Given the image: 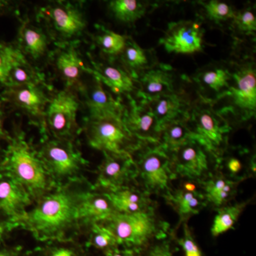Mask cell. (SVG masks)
<instances>
[{"mask_svg": "<svg viewBox=\"0 0 256 256\" xmlns=\"http://www.w3.org/2000/svg\"><path fill=\"white\" fill-rule=\"evenodd\" d=\"M207 16L215 22L234 18L236 12L230 5L223 2L212 0L203 4Z\"/></svg>", "mask_w": 256, "mask_h": 256, "instance_id": "cell-37", "label": "cell"}, {"mask_svg": "<svg viewBox=\"0 0 256 256\" xmlns=\"http://www.w3.org/2000/svg\"><path fill=\"white\" fill-rule=\"evenodd\" d=\"M160 43L170 53L191 54L202 52L203 34L196 23L190 21L174 23L170 26Z\"/></svg>", "mask_w": 256, "mask_h": 256, "instance_id": "cell-16", "label": "cell"}, {"mask_svg": "<svg viewBox=\"0 0 256 256\" xmlns=\"http://www.w3.org/2000/svg\"><path fill=\"white\" fill-rule=\"evenodd\" d=\"M3 150L0 149V166H1L2 160Z\"/></svg>", "mask_w": 256, "mask_h": 256, "instance_id": "cell-46", "label": "cell"}, {"mask_svg": "<svg viewBox=\"0 0 256 256\" xmlns=\"http://www.w3.org/2000/svg\"><path fill=\"white\" fill-rule=\"evenodd\" d=\"M169 65L148 69L140 79L139 96L141 100L149 101L159 96L174 92V79Z\"/></svg>", "mask_w": 256, "mask_h": 256, "instance_id": "cell-21", "label": "cell"}, {"mask_svg": "<svg viewBox=\"0 0 256 256\" xmlns=\"http://www.w3.org/2000/svg\"><path fill=\"white\" fill-rule=\"evenodd\" d=\"M118 213L136 214L156 210V202L150 194L136 186H124L112 192H105Z\"/></svg>", "mask_w": 256, "mask_h": 256, "instance_id": "cell-20", "label": "cell"}, {"mask_svg": "<svg viewBox=\"0 0 256 256\" xmlns=\"http://www.w3.org/2000/svg\"><path fill=\"white\" fill-rule=\"evenodd\" d=\"M18 48L14 64L5 87L16 86L26 84L42 85L44 82L43 76L32 66L22 50L18 47Z\"/></svg>", "mask_w": 256, "mask_h": 256, "instance_id": "cell-28", "label": "cell"}, {"mask_svg": "<svg viewBox=\"0 0 256 256\" xmlns=\"http://www.w3.org/2000/svg\"><path fill=\"white\" fill-rule=\"evenodd\" d=\"M105 256H139L138 252L126 248L118 247L112 250L104 252Z\"/></svg>", "mask_w": 256, "mask_h": 256, "instance_id": "cell-44", "label": "cell"}, {"mask_svg": "<svg viewBox=\"0 0 256 256\" xmlns=\"http://www.w3.org/2000/svg\"><path fill=\"white\" fill-rule=\"evenodd\" d=\"M128 38L108 30H102L96 37V42L102 53L107 55L120 54Z\"/></svg>", "mask_w": 256, "mask_h": 256, "instance_id": "cell-35", "label": "cell"}, {"mask_svg": "<svg viewBox=\"0 0 256 256\" xmlns=\"http://www.w3.org/2000/svg\"><path fill=\"white\" fill-rule=\"evenodd\" d=\"M170 154L176 176L200 182L210 174L212 156L196 141H190Z\"/></svg>", "mask_w": 256, "mask_h": 256, "instance_id": "cell-12", "label": "cell"}, {"mask_svg": "<svg viewBox=\"0 0 256 256\" xmlns=\"http://www.w3.org/2000/svg\"><path fill=\"white\" fill-rule=\"evenodd\" d=\"M15 228H16L13 224L9 223L0 217V245L5 244V240Z\"/></svg>", "mask_w": 256, "mask_h": 256, "instance_id": "cell-43", "label": "cell"}, {"mask_svg": "<svg viewBox=\"0 0 256 256\" xmlns=\"http://www.w3.org/2000/svg\"><path fill=\"white\" fill-rule=\"evenodd\" d=\"M18 48L10 44L0 42V88H2L6 86Z\"/></svg>", "mask_w": 256, "mask_h": 256, "instance_id": "cell-36", "label": "cell"}, {"mask_svg": "<svg viewBox=\"0 0 256 256\" xmlns=\"http://www.w3.org/2000/svg\"><path fill=\"white\" fill-rule=\"evenodd\" d=\"M40 15L54 34L62 40H72L82 36L86 28L82 10L72 3H52L42 8Z\"/></svg>", "mask_w": 256, "mask_h": 256, "instance_id": "cell-9", "label": "cell"}, {"mask_svg": "<svg viewBox=\"0 0 256 256\" xmlns=\"http://www.w3.org/2000/svg\"><path fill=\"white\" fill-rule=\"evenodd\" d=\"M2 100L28 114L45 128V110L50 98L42 85L26 84L5 87L0 94Z\"/></svg>", "mask_w": 256, "mask_h": 256, "instance_id": "cell-11", "label": "cell"}, {"mask_svg": "<svg viewBox=\"0 0 256 256\" xmlns=\"http://www.w3.org/2000/svg\"><path fill=\"white\" fill-rule=\"evenodd\" d=\"M104 156L98 168L94 188L112 192L136 181V168L132 154L104 153Z\"/></svg>", "mask_w": 256, "mask_h": 256, "instance_id": "cell-10", "label": "cell"}, {"mask_svg": "<svg viewBox=\"0 0 256 256\" xmlns=\"http://www.w3.org/2000/svg\"><path fill=\"white\" fill-rule=\"evenodd\" d=\"M78 97L70 89L60 90L50 98L45 110V128L58 139L74 140L79 129Z\"/></svg>", "mask_w": 256, "mask_h": 256, "instance_id": "cell-8", "label": "cell"}, {"mask_svg": "<svg viewBox=\"0 0 256 256\" xmlns=\"http://www.w3.org/2000/svg\"><path fill=\"white\" fill-rule=\"evenodd\" d=\"M234 22L239 31L244 33H254L256 31V15L250 10H244L236 13Z\"/></svg>", "mask_w": 256, "mask_h": 256, "instance_id": "cell-39", "label": "cell"}, {"mask_svg": "<svg viewBox=\"0 0 256 256\" xmlns=\"http://www.w3.org/2000/svg\"><path fill=\"white\" fill-rule=\"evenodd\" d=\"M80 88L84 95L85 105L88 110V117L124 116V106L120 101L114 98L98 79L94 78L90 84L82 85Z\"/></svg>", "mask_w": 256, "mask_h": 256, "instance_id": "cell-18", "label": "cell"}, {"mask_svg": "<svg viewBox=\"0 0 256 256\" xmlns=\"http://www.w3.org/2000/svg\"><path fill=\"white\" fill-rule=\"evenodd\" d=\"M156 116L160 124H163L174 120L188 116V112L185 111L184 100L178 94H166L146 101Z\"/></svg>", "mask_w": 256, "mask_h": 256, "instance_id": "cell-27", "label": "cell"}, {"mask_svg": "<svg viewBox=\"0 0 256 256\" xmlns=\"http://www.w3.org/2000/svg\"><path fill=\"white\" fill-rule=\"evenodd\" d=\"M87 229V245L88 246L102 252L120 247L114 234L102 224H94Z\"/></svg>", "mask_w": 256, "mask_h": 256, "instance_id": "cell-33", "label": "cell"}, {"mask_svg": "<svg viewBox=\"0 0 256 256\" xmlns=\"http://www.w3.org/2000/svg\"><path fill=\"white\" fill-rule=\"evenodd\" d=\"M198 182L207 204L218 208L226 206L233 200L240 182L232 180L220 171L210 174Z\"/></svg>", "mask_w": 256, "mask_h": 256, "instance_id": "cell-22", "label": "cell"}, {"mask_svg": "<svg viewBox=\"0 0 256 256\" xmlns=\"http://www.w3.org/2000/svg\"><path fill=\"white\" fill-rule=\"evenodd\" d=\"M194 140L188 116L163 124L160 134V146L170 153L190 141Z\"/></svg>", "mask_w": 256, "mask_h": 256, "instance_id": "cell-26", "label": "cell"}, {"mask_svg": "<svg viewBox=\"0 0 256 256\" xmlns=\"http://www.w3.org/2000/svg\"><path fill=\"white\" fill-rule=\"evenodd\" d=\"M34 256H88L82 244L74 239L47 242L43 246L35 249Z\"/></svg>", "mask_w": 256, "mask_h": 256, "instance_id": "cell-31", "label": "cell"}, {"mask_svg": "<svg viewBox=\"0 0 256 256\" xmlns=\"http://www.w3.org/2000/svg\"><path fill=\"white\" fill-rule=\"evenodd\" d=\"M108 9L119 21L133 23L146 14V5L136 0H114L109 2Z\"/></svg>", "mask_w": 256, "mask_h": 256, "instance_id": "cell-30", "label": "cell"}, {"mask_svg": "<svg viewBox=\"0 0 256 256\" xmlns=\"http://www.w3.org/2000/svg\"><path fill=\"white\" fill-rule=\"evenodd\" d=\"M225 169L227 172V174H228V178L240 182L244 180L242 174L244 166L242 162L238 158L235 156L228 158L225 162Z\"/></svg>", "mask_w": 256, "mask_h": 256, "instance_id": "cell-41", "label": "cell"}, {"mask_svg": "<svg viewBox=\"0 0 256 256\" xmlns=\"http://www.w3.org/2000/svg\"><path fill=\"white\" fill-rule=\"evenodd\" d=\"M248 203V201L239 202L218 208L210 228L212 236H220L233 228Z\"/></svg>", "mask_w": 256, "mask_h": 256, "instance_id": "cell-29", "label": "cell"}, {"mask_svg": "<svg viewBox=\"0 0 256 256\" xmlns=\"http://www.w3.org/2000/svg\"><path fill=\"white\" fill-rule=\"evenodd\" d=\"M136 181L150 194L163 196L171 190L172 182L178 176L172 164L171 156L159 143L144 142L134 152Z\"/></svg>", "mask_w": 256, "mask_h": 256, "instance_id": "cell-4", "label": "cell"}, {"mask_svg": "<svg viewBox=\"0 0 256 256\" xmlns=\"http://www.w3.org/2000/svg\"><path fill=\"white\" fill-rule=\"evenodd\" d=\"M36 152L56 186L84 178L82 172L86 168L87 161L73 140L48 138L40 144Z\"/></svg>", "mask_w": 256, "mask_h": 256, "instance_id": "cell-6", "label": "cell"}, {"mask_svg": "<svg viewBox=\"0 0 256 256\" xmlns=\"http://www.w3.org/2000/svg\"><path fill=\"white\" fill-rule=\"evenodd\" d=\"M112 203L105 192L89 188L82 195L79 206V220L82 229L94 224L104 223L116 213Z\"/></svg>", "mask_w": 256, "mask_h": 256, "instance_id": "cell-19", "label": "cell"}, {"mask_svg": "<svg viewBox=\"0 0 256 256\" xmlns=\"http://www.w3.org/2000/svg\"><path fill=\"white\" fill-rule=\"evenodd\" d=\"M54 65L60 78L65 82L67 86L80 87L82 74L88 72L79 56L78 52L74 47L68 46L58 48L54 53Z\"/></svg>", "mask_w": 256, "mask_h": 256, "instance_id": "cell-23", "label": "cell"}, {"mask_svg": "<svg viewBox=\"0 0 256 256\" xmlns=\"http://www.w3.org/2000/svg\"><path fill=\"white\" fill-rule=\"evenodd\" d=\"M84 132L90 146L102 153L132 156L144 143L128 130L124 116L88 117Z\"/></svg>", "mask_w": 256, "mask_h": 256, "instance_id": "cell-5", "label": "cell"}, {"mask_svg": "<svg viewBox=\"0 0 256 256\" xmlns=\"http://www.w3.org/2000/svg\"><path fill=\"white\" fill-rule=\"evenodd\" d=\"M129 106L124 107V120L130 132L142 142L159 143L162 126L148 102H137L129 96Z\"/></svg>", "mask_w": 256, "mask_h": 256, "instance_id": "cell-14", "label": "cell"}, {"mask_svg": "<svg viewBox=\"0 0 256 256\" xmlns=\"http://www.w3.org/2000/svg\"><path fill=\"white\" fill-rule=\"evenodd\" d=\"M117 238L120 246L140 254L156 240L166 238L169 225L156 216V210L136 214L116 212L104 223Z\"/></svg>", "mask_w": 256, "mask_h": 256, "instance_id": "cell-3", "label": "cell"}, {"mask_svg": "<svg viewBox=\"0 0 256 256\" xmlns=\"http://www.w3.org/2000/svg\"><path fill=\"white\" fill-rule=\"evenodd\" d=\"M6 118V114L1 102H0V142L6 141L8 142L10 138V134L4 128V120Z\"/></svg>", "mask_w": 256, "mask_h": 256, "instance_id": "cell-45", "label": "cell"}, {"mask_svg": "<svg viewBox=\"0 0 256 256\" xmlns=\"http://www.w3.org/2000/svg\"><path fill=\"white\" fill-rule=\"evenodd\" d=\"M0 172L21 184L34 202L57 188L37 156L36 150L20 132L10 136L8 146L3 150Z\"/></svg>", "mask_w": 256, "mask_h": 256, "instance_id": "cell-2", "label": "cell"}, {"mask_svg": "<svg viewBox=\"0 0 256 256\" xmlns=\"http://www.w3.org/2000/svg\"><path fill=\"white\" fill-rule=\"evenodd\" d=\"M162 196L166 204L178 214V226L186 223L191 217L198 214L207 205L202 192L190 182L184 183L176 188H171Z\"/></svg>", "mask_w": 256, "mask_h": 256, "instance_id": "cell-17", "label": "cell"}, {"mask_svg": "<svg viewBox=\"0 0 256 256\" xmlns=\"http://www.w3.org/2000/svg\"><path fill=\"white\" fill-rule=\"evenodd\" d=\"M233 84H229L225 94L230 98L234 108L242 118L247 120L256 114V73L252 65L242 66L232 74Z\"/></svg>", "mask_w": 256, "mask_h": 256, "instance_id": "cell-13", "label": "cell"}, {"mask_svg": "<svg viewBox=\"0 0 256 256\" xmlns=\"http://www.w3.org/2000/svg\"><path fill=\"white\" fill-rule=\"evenodd\" d=\"M230 74L224 68H212L204 70L198 74L197 80L202 87L207 88L214 92H220L222 89H228Z\"/></svg>", "mask_w": 256, "mask_h": 256, "instance_id": "cell-34", "label": "cell"}, {"mask_svg": "<svg viewBox=\"0 0 256 256\" xmlns=\"http://www.w3.org/2000/svg\"><path fill=\"white\" fill-rule=\"evenodd\" d=\"M18 48L32 60H40L48 53V36L40 26L28 22L22 24L18 30Z\"/></svg>", "mask_w": 256, "mask_h": 256, "instance_id": "cell-25", "label": "cell"}, {"mask_svg": "<svg viewBox=\"0 0 256 256\" xmlns=\"http://www.w3.org/2000/svg\"><path fill=\"white\" fill-rule=\"evenodd\" d=\"M85 178L57 186L34 202L16 224L42 242L74 239L82 232L79 206L89 188Z\"/></svg>", "mask_w": 256, "mask_h": 256, "instance_id": "cell-1", "label": "cell"}, {"mask_svg": "<svg viewBox=\"0 0 256 256\" xmlns=\"http://www.w3.org/2000/svg\"><path fill=\"white\" fill-rule=\"evenodd\" d=\"M143 252L144 256H174L171 244L166 238L153 242Z\"/></svg>", "mask_w": 256, "mask_h": 256, "instance_id": "cell-40", "label": "cell"}, {"mask_svg": "<svg viewBox=\"0 0 256 256\" xmlns=\"http://www.w3.org/2000/svg\"><path fill=\"white\" fill-rule=\"evenodd\" d=\"M188 124L194 140L216 160L222 159L230 128L228 122L212 107L200 104L188 112Z\"/></svg>", "mask_w": 256, "mask_h": 256, "instance_id": "cell-7", "label": "cell"}, {"mask_svg": "<svg viewBox=\"0 0 256 256\" xmlns=\"http://www.w3.org/2000/svg\"><path fill=\"white\" fill-rule=\"evenodd\" d=\"M178 244L182 249L184 256H204L186 222L183 224V233L178 240Z\"/></svg>", "mask_w": 256, "mask_h": 256, "instance_id": "cell-38", "label": "cell"}, {"mask_svg": "<svg viewBox=\"0 0 256 256\" xmlns=\"http://www.w3.org/2000/svg\"><path fill=\"white\" fill-rule=\"evenodd\" d=\"M89 74L116 94H129L136 89L132 76L118 66L92 62Z\"/></svg>", "mask_w": 256, "mask_h": 256, "instance_id": "cell-24", "label": "cell"}, {"mask_svg": "<svg viewBox=\"0 0 256 256\" xmlns=\"http://www.w3.org/2000/svg\"><path fill=\"white\" fill-rule=\"evenodd\" d=\"M34 202L12 178L0 172V217L16 228V224Z\"/></svg>", "mask_w": 256, "mask_h": 256, "instance_id": "cell-15", "label": "cell"}, {"mask_svg": "<svg viewBox=\"0 0 256 256\" xmlns=\"http://www.w3.org/2000/svg\"><path fill=\"white\" fill-rule=\"evenodd\" d=\"M120 55L122 62L132 72L134 78H137L136 73L138 70L148 68L149 66V58L146 50L132 40H128V38Z\"/></svg>", "mask_w": 256, "mask_h": 256, "instance_id": "cell-32", "label": "cell"}, {"mask_svg": "<svg viewBox=\"0 0 256 256\" xmlns=\"http://www.w3.org/2000/svg\"><path fill=\"white\" fill-rule=\"evenodd\" d=\"M28 252L18 246H8L6 244L0 245V256H28Z\"/></svg>", "mask_w": 256, "mask_h": 256, "instance_id": "cell-42", "label": "cell"}]
</instances>
